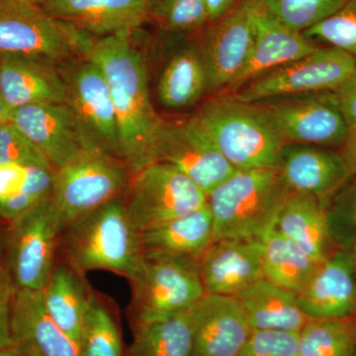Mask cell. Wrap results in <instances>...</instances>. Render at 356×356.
<instances>
[{
  "label": "cell",
  "instance_id": "36",
  "mask_svg": "<svg viewBox=\"0 0 356 356\" xmlns=\"http://www.w3.org/2000/svg\"><path fill=\"white\" fill-rule=\"evenodd\" d=\"M151 17L168 31H193L210 23L206 0H156Z\"/></svg>",
  "mask_w": 356,
  "mask_h": 356
},
{
  "label": "cell",
  "instance_id": "39",
  "mask_svg": "<svg viewBox=\"0 0 356 356\" xmlns=\"http://www.w3.org/2000/svg\"><path fill=\"white\" fill-rule=\"evenodd\" d=\"M298 334L254 331L236 356H298Z\"/></svg>",
  "mask_w": 356,
  "mask_h": 356
},
{
  "label": "cell",
  "instance_id": "32",
  "mask_svg": "<svg viewBox=\"0 0 356 356\" xmlns=\"http://www.w3.org/2000/svg\"><path fill=\"white\" fill-rule=\"evenodd\" d=\"M356 316L310 318L298 334V356H355Z\"/></svg>",
  "mask_w": 356,
  "mask_h": 356
},
{
  "label": "cell",
  "instance_id": "2",
  "mask_svg": "<svg viewBox=\"0 0 356 356\" xmlns=\"http://www.w3.org/2000/svg\"><path fill=\"white\" fill-rule=\"evenodd\" d=\"M58 252L81 275L107 270L129 280L143 250L140 233L129 219L124 196L70 222L58 238Z\"/></svg>",
  "mask_w": 356,
  "mask_h": 356
},
{
  "label": "cell",
  "instance_id": "1",
  "mask_svg": "<svg viewBox=\"0 0 356 356\" xmlns=\"http://www.w3.org/2000/svg\"><path fill=\"white\" fill-rule=\"evenodd\" d=\"M132 33L92 40L84 56L99 67L108 83L118 129V159L134 175L156 163L165 120L154 109L146 64L134 46Z\"/></svg>",
  "mask_w": 356,
  "mask_h": 356
},
{
  "label": "cell",
  "instance_id": "43",
  "mask_svg": "<svg viewBox=\"0 0 356 356\" xmlns=\"http://www.w3.org/2000/svg\"><path fill=\"white\" fill-rule=\"evenodd\" d=\"M343 149V156L348 165H350L351 172L356 175V129L350 130Z\"/></svg>",
  "mask_w": 356,
  "mask_h": 356
},
{
  "label": "cell",
  "instance_id": "4",
  "mask_svg": "<svg viewBox=\"0 0 356 356\" xmlns=\"http://www.w3.org/2000/svg\"><path fill=\"white\" fill-rule=\"evenodd\" d=\"M192 118L236 170L277 168L287 143L259 103L220 95Z\"/></svg>",
  "mask_w": 356,
  "mask_h": 356
},
{
  "label": "cell",
  "instance_id": "7",
  "mask_svg": "<svg viewBox=\"0 0 356 356\" xmlns=\"http://www.w3.org/2000/svg\"><path fill=\"white\" fill-rule=\"evenodd\" d=\"M33 0H0V53L63 60L86 55L92 39Z\"/></svg>",
  "mask_w": 356,
  "mask_h": 356
},
{
  "label": "cell",
  "instance_id": "41",
  "mask_svg": "<svg viewBox=\"0 0 356 356\" xmlns=\"http://www.w3.org/2000/svg\"><path fill=\"white\" fill-rule=\"evenodd\" d=\"M344 117L350 130L356 129V72L337 90Z\"/></svg>",
  "mask_w": 356,
  "mask_h": 356
},
{
  "label": "cell",
  "instance_id": "23",
  "mask_svg": "<svg viewBox=\"0 0 356 356\" xmlns=\"http://www.w3.org/2000/svg\"><path fill=\"white\" fill-rule=\"evenodd\" d=\"M50 62L31 56L0 53V89L9 108L67 103L65 77Z\"/></svg>",
  "mask_w": 356,
  "mask_h": 356
},
{
  "label": "cell",
  "instance_id": "12",
  "mask_svg": "<svg viewBox=\"0 0 356 356\" xmlns=\"http://www.w3.org/2000/svg\"><path fill=\"white\" fill-rule=\"evenodd\" d=\"M257 7L255 0H240L206 30L197 48L208 91L221 92L247 62L254 41Z\"/></svg>",
  "mask_w": 356,
  "mask_h": 356
},
{
  "label": "cell",
  "instance_id": "27",
  "mask_svg": "<svg viewBox=\"0 0 356 356\" xmlns=\"http://www.w3.org/2000/svg\"><path fill=\"white\" fill-rule=\"evenodd\" d=\"M81 276L65 262L56 264L50 280L42 290L47 311L77 343L92 294Z\"/></svg>",
  "mask_w": 356,
  "mask_h": 356
},
{
  "label": "cell",
  "instance_id": "30",
  "mask_svg": "<svg viewBox=\"0 0 356 356\" xmlns=\"http://www.w3.org/2000/svg\"><path fill=\"white\" fill-rule=\"evenodd\" d=\"M207 91V76L198 48L178 51L159 76V99L166 108L191 106Z\"/></svg>",
  "mask_w": 356,
  "mask_h": 356
},
{
  "label": "cell",
  "instance_id": "48",
  "mask_svg": "<svg viewBox=\"0 0 356 356\" xmlns=\"http://www.w3.org/2000/svg\"><path fill=\"white\" fill-rule=\"evenodd\" d=\"M33 1H35V2H38V3H39V2H40V0H33Z\"/></svg>",
  "mask_w": 356,
  "mask_h": 356
},
{
  "label": "cell",
  "instance_id": "25",
  "mask_svg": "<svg viewBox=\"0 0 356 356\" xmlns=\"http://www.w3.org/2000/svg\"><path fill=\"white\" fill-rule=\"evenodd\" d=\"M254 331L299 332L310 320L299 305L298 296L266 278L236 295Z\"/></svg>",
  "mask_w": 356,
  "mask_h": 356
},
{
  "label": "cell",
  "instance_id": "46",
  "mask_svg": "<svg viewBox=\"0 0 356 356\" xmlns=\"http://www.w3.org/2000/svg\"><path fill=\"white\" fill-rule=\"evenodd\" d=\"M6 231H2L1 228H0V254L3 252L4 248V240H6Z\"/></svg>",
  "mask_w": 356,
  "mask_h": 356
},
{
  "label": "cell",
  "instance_id": "40",
  "mask_svg": "<svg viewBox=\"0 0 356 356\" xmlns=\"http://www.w3.org/2000/svg\"><path fill=\"white\" fill-rule=\"evenodd\" d=\"M14 285L6 264L0 259V350L10 348V313Z\"/></svg>",
  "mask_w": 356,
  "mask_h": 356
},
{
  "label": "cell",
  "instance_id": "49",
  "mask_svg": "<svg viewBox=\"0 0 356 356\" xmlns=\"http://www.w3.org/2000/svg\"><path fill=\"white\" fill-rule=\"evenodd\" d=\"M156 0H153V4H154V2H156Z\"/></svg>",
  "mask_w": 356,
  "mask_h": 356
},
{
  "label": "cell",
  "instance_id": "34",
  "mask_svg": "<svg viewBox=\"0 0 356 356\" xmlns=\"http://www.w3.org/2000/svg\"><path fill=\"white\" fill-rule=\"evenodd\" d=\"M348 0H257L262 10L283 25L305 32L341 8Z\"/></svg>",
  "mask_w": 356,
  "mask_h": 356
},
{
  "label": "cell",
  "instance_id": "29",
  "mask_svg": "<svg viewBox=\"0 0 356 356\" xmlns=\"http://www.w3.org/2000/svg\"><path fill=\"white\" fill-rule=\"evenodd\" d=\"M262 243L264 278L297 295L324 262L312 259L276 228L262 240Z\"/></svg>",
  "mask_w": 356,
  "mask_h": 356
},
{
  "label": "cell",
  "instance_id": "28",
  "mask_svg": "<svg viewBox=\"0 0 356 356\" xmlns=\"http://www.w3.org/2000/svg\"><path fill=\"white\" fill-rule=\"evenodd\" d=\"M54 175L43 166L0 163V218L13 221L51 198Z\"/></svg>",
  "mask_w": 356,
  "mask_h": 356
},
{
  "label": "cell",
  "instance_id": "35",
  "mask_svg": "<svg viewBox=\"0 0 356 356\" xmlns=\"http://www.w3.org/2000/svg\"><path fill=\"white\" fill-rule=\"evenodd\" d=\"M304 34L356 58V0H348L337 13Z\"/></svg>",
  "mask_w": 356,
  "mask_h": 356
},
{
  "label": "cell",
  "instance_id": "18",
  "mask_svg": "<svg viewBox=\"0 0 356 356\" xmlns=\"http://www.w3.org/2000/svg\"><path fill=\"white\" fill-rule=\"evenodd\" d=\"M278 168L290 191L309 194L324 205L355 175L343 154L311 145H285Z\"/></svg>",
  "mask_w": 356,
  "mask_h": 356
},
{
  "label": "cell",
  "instance_id": "11",
  "mask_svg": "<svg viewBox=\"0 0 356 356\" xmlns=\"http://www.w3.org/2000/svg\"><path fill=\"white\" fill-rule=\"evenodd\" d=\"M254 103L270 115L287 144L343 147L350 135L337 91L282 96Z\"/></svg>",
  "mask_w": 356,
  "mask_h": 356
},
{
  "label": "cell",
  "instance_id": "5",
  "mask_svg": "<svg viewBox=\"0 0 356 356\" xmlns=\"http://www.w3.org/2000/svg\"><path fill=\"white\" fill-rule=\"evenodd\" d=\"M132 177L121 159L88 140L54 170L51 204L60 235L74 220L124 196Z\"/></svg>",
  "mask_w": 356,
  "mask_h": 356
},
{
  "label": "cell",
  "instance_id": "6",
  "mask_svg": "<svg viewBox=\"0 0 356 356\" xmlns=\"http://www.w3.org/2000/svg\"><path fill=\"white\" fill-rule=\"evenodd\" d=\"M129 281L133 330L189 310L206 294L198 261L172 255L143 252Z\"/></svg>",
  "mask_w": 356,
  "mask_h": 356
},
{
  "label": "cell",
  "instance_id": "44",
  "mask_svg": "<svg viewBox=\"0 0 356 356\" xmlns=\"http://www.w3.org/2000/svg\"><path fill=\"white\" fill-rule=\"evenodd\" d=\"M11 113L13 110L9 108L2 95L1 89H0V123L10 121Z\"/></svg>",
  "mask_w": 356,
  "mask_h": 356
},
{
  "label": "cell",
  "instance_id": "24",
  "mask_svg": "<svg viewBox=\"0 0 356 356\" xmlns=\"http://www.w3.org/2000/svg\"><path fill=\"white\" fill-rule=\"evenodd\" d=\"M214 242V226L208 204L140 233L144 252L172 255L198 261Z\"/></svg>",
  "mask_w": 356,
  "mask_h": 356
},
{
  "label": "cell",
  "instance_id": "13",
  "mask_svg": "<svg viewBox=\"0 0 356 356\" xmlns=\"http://www.w3.org/2000/svg\"><path fill=\"white\" fill-rule=\"evenodd\" d=\"M158 161L184 173L206 195L236 172L192 117L165 121L156 147Z\"/></svg>",
  "mask_w": 356,
  "mask_h": 356
},
{
  "label": "cell",
  "instance_id": "9",
  "mask_svg": "<svg viewBox=\"0 0 356 356\" xmlns=\"http://www.w3.org/2000/svg\"><path fill=\"white\" fill-rule=\"evenodd\" d=\"M58 238L51 198L8 222L3 262L16 288L44 289L55 268Z\"/></svg>",
  "mask_w": 356,
  "mask_h": 356
},
{
  "label": "cell",
  "instance_id": "17",
  "mask_svg": "<svg viewBox=\"0 0 356 356\" xmlns=\"http://www.w3.org/2000/svg\"><path fill=\"white\" fill-rule=\"evenodd\" d=\"M192 356H236L254 330L236 296L205 294L192 307Z\"/></svg>",
  "mask_w": 356,
  "mask_h": 356
},
{
  "label": "cell",
  "instance_id": "15",
  "mask_svg": "<svg viewBox=\"0 0 356 356\" xmlns=\"http://www.w3.org/2000/svg\"><path fill=\"white\" fill-rule=\"evenodd\" d=\"M10 121L38 147L54 170L65 165L91 140L67 103L19 107L13 110Z\"/></svg>",
  "mask_w": 356,
  "mask_h": 356
},
{
  "label": "cell",
  "instance_id": "38",
  "mask_svg": "<svg viewBox=\"0 0 356 356\" xmlns=\"http://www.w3.org/2000/svg\"><path fill=\"white\" fill-rule=\"evenodd\" d=\"M0 163L51 168L46 156L11 121L0 123Z\"/></svg>",
  "mask_w": 356,
  "mask_h": 356
},
{
  "label": "cell",
  "instance_id": "22",
  "mask_svg": "<svg viewBox=\"0 0 356 356\" xmlns=\"http://www.w3.org/2000/svg\"><path fill=\"white\" fill-rule=\"evenodd\" d=\"M310 318H343L356 313V281L353 248L330 254L298 295Z\"/></svg>",
  "mask_w": 356,
  "mask_h": 356
},
{
  "label": "cell",
  "instance_id": "10",
  "mask_svg": "<svg viewBox=\"0 0 356 356\" xmlns=\"http://www.w3.org/2000/svg\"><path fill=\"white\" fill-rule=\"evenodd\" d=\"M356 72V58L332 47H318L305 57L267 72L233 95L243 102L339 90Z\"/></svg>",
  "mask_w": 356,
  "mask_h": 356
},
{
  "label": "cell",
  "instance_id": "31",
  "mask_svg": "<svg viewBox=\"0 0 356 356\" xmlns=\"http://www.w3.org/2000/svg\"><path fill=\"white\" fill-rule=\"evenodd\" d=\"M126 356H192L194 321L192 308L172 317L133 330Z\"/></svg>",
  "mask_w": 356,
  "mask_h": 356
},
{
  "label": "cell",
  "instance_id": "45",
  "mask_svg": "<svg viewBox=\"0 0 356 356\" xmlns=\"http://www.w3.org/2000/svg\"><path fill=\"white\" fill-rule=\"evenodd\" d=\"M0 356H22L19 353H16L15 350L11 348H4V350H0Z\"/></svg>",
  "mask_w": 356,
  "mask_h": 356
},
{
  "label": "cell",
  "instance_id": "21",
  "mask_svg": "<svg viewBox=\"0 0 356 356\" xmlns=\"http://www.w3.org/2000/svg\"><path fill=\"white\" fill-rule=\"evenodd\" d=\"M39 4L58 20L105 37L140 27L151 17L153 0H40Z\"/></svg>",
  "mask_w": 356,
  "mask_h": 356
},
{
  "label": "cell",
  "instance_id": "20",
  "mask_svg": "<svg viewBox=\"0 0 356 356\" xmlns=\"http://www.w3.org/2000/svg\"><path fill=\"white\" fill-rule=\"evenodd\" d=\"M262 255V241H214L198 261L206 294L236 296L264 278Z\"/></svg>",
  "mask_w": 356,
  "mask_h": 356
},
{
  "label": "cell",
  "instance_id": "19",
  "mask_svg": "<svg viewBox=\"0 0 356 356\" xmlns=\"http://www.w3.org/2000/svg\"><path fill=\"white\" fill-rule=\"evenodd\" d=\"M257 6L252 51L243 69L221 91L222 95H233L257 77L305 57L318 48V44L303 32L283 25L262 10L257 2Z\"/></svg>",
  "mask_w": 356,
  "mask_h": 356
},
{
  "label": "cell",
  "instance_id": "16",
  "mask_svg": "<svg viewBox=\"0 0 356 356\" xmlns=\"http://www.w3.org/2000/svg\"><path fill=\"white\" fill-rule=\"evenodd\" d=\"M10 339V348L22 356H79V343L51 317L42 291L16 288Z\"/></svg>",
  "mask_w": 356,
  "mask_h": 356
},
{
  "label": "cell",
  "instance_id": "42",
  "mask_svg": "<svg viewBox=\"0 0 356 356\" xmlns=\"http://www.w3.org/2000/svg\"><path fill=\"white\" fill-rule=\"evenodd\" d=\"M238 1L240 0H206L210 23L228 13Z\"/></svg>",
  "mask_w": 356,
  "mask_h": 356
},
{
  "label": "cell",
  "instance_id": "26",
  "mask_svg": "<svg viewBox=\"0 0 356 356\" xmlns=\"http://www.w3.org/2000/svg\"><path fill=\"white\" fill-rule=\"evenodd\" d=\"M275 228L315 261H325L331 254L325 206L314 196L290 192Z\"/></svg>",
  "mask_w": 356,
  "mask_h": 356
},
{
  "label": "cell",
  "instance_id": "3",
  "mask_svg": "<svg viewBox=\"0 0 356 356\" xmlns=\"http://www.w3.org/2000/svg\"><path fill=\"white\" fill-rule=\"evenodd\" d=\"M290 192L278 166L236 170L207 195L214 241L264 240Z\"/></svg>",
  "mask_w": 356,
  "mask_h": 356
},
{
  "label": "cell",
  "instance_id": "33",
  "mask_svg": "<svg viewBox=\"0 0 356 356\" xmlns=\"http://www.w3.org/2000/svg\"><path fill=\"white\" fill-rule=\"evenodd\" d=\"M79 356H126L120 325L107 301L92 292L79 341Z\"/></svg>",
  "mask_w": 356,
  "mask_h": 356
},
{
  "label": "cell",
  "instance_id": "8",
  "mask_svg": "<svg viewBox=\"0 0 356 356\" xmlns=\"http://www.w3.org/2000/svg\"><path fill=\"white\" fill-rule=\"evenodd\" d=\"M124 203L133 226L143 233L203 207L207 195L177 168L158 161L133 175Z\"/></svg>",
  "mask_w": 356,
  "mask_h": 356
},
{
  "label": "cell",
  "instance_id": "37",
  "mask_svg": "<svg viewBox=\"0 0 356 356\" xmlns=\"http://www.w3.org/2000/svg\"><path fill=\"white\" fill-rule=\"evenodd\" d=\"M327 211V225L332 240L343 248L356 243V175L332 196Z\"/></svg>",
  "mask_w": 356,
  "mask_h": 356
},
{
  "label": "cell",
  "instance_id": "14",
  "mask_svg": "<svg viewBox=\"0 0 356 356\" xmlns=\"http://www.w3.org/2000/svg\"><path fill=\"white\" fill-rule=\"evenodd\" d=\"M67 104L88 139L118 158V129L108 83L95 63L86 57L65 77Z\"/></svg>",
  "mask_w": 356,
  "mask_h": 356
},
{
  "label": "cell",
  "instance_id": "47",
  "mask_svg": "<svg viewBox=\"0 0 356 356\" xmlns=\"http://www.w3.org/2000/svg\"><path fill=\"white\" fill-rule=\"evenodd\" d=\"M353 268H355V276L356 281V243L353 247Z\"/></svg>",
  "mask_w": 356,
  "mask_h": 356
}]
</instances>
